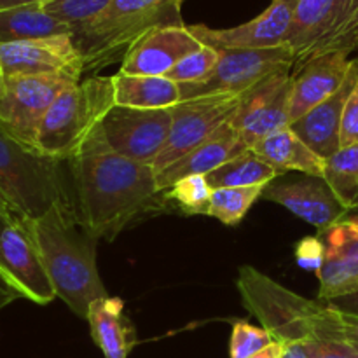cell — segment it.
<instances>
[{
	"label": "cell",
	"mask_w": 358,
	"mask_h": 358,
	"mask_svg": "<svg viewBox=\"0 0 358 358\" xmlns=\"http://www.w3.org/2000/svg\"><path fill=\"white\" fill-rule=\"evenodd\" d=\"M66 163L76 191L77 213L96 240H115L161 194L152 166L114 152L105 142L100 126Z\"/></svg>",
	"instance_id": "6da1fadb"
},
{
	"label": "cell",
	"mask_w": 358,
	"mask_h": 358,
	"mask_svg": "<svg viewBox=\"0 0 358 358\" xmlns=\"http://www.w3.org/2000/svg\"><path fill=\"white\" fill-rule=\"evenodd\" d=\"M56 297L79 317H87L91 303L107 297L96 266L98 240L84 227L76 203H62L28 222Z\"/></svg>",
	"instance_id": "7a4b0ae2"
},
{
	"label": "cell",
	"mask_w": 358,
	"mask_h": 358,
	"mask_svg": "<svg viewBox=\"0 0 358 358\" xmlns=\"http://www.w3.org/2000/svg\"><path fill=\"white\" fill-rule=\"evenodd\" d=\"M65 163L17 142L0 128V201L27 222L41 219L52 206L76 203L66 185Z\"/></svg>",
	"instance_id": "3957f363"
},
{
	"label": "cell",
	"mask_w": 358,
	"mask_h": 358,
	"mask_svg": "<svg viewBox=\"0 0 358 358\" xmlns=\"http://www.w3.org/2000/svg\"><path fill=\"white\" fill-rule=\"evenodd\" d=\"M180 9V0H114L98 20L73 35L83 72L122 62L128 49L154 28L182 27Z\"/></svg>",
	"instance_id": "277c9868"
},
{
	"label": "cell",
	"mask_w": 358,
	"mask_h": 358,
	"mask_svg": "<svg viewBox=\"0 0 358 358\" xmlns=\"http://www.w3.org/2000/svg\"><path fill=\"white\" fill-rule=\"evenodd\" d=\"M114 107L112 76H93L66 87L49 107L37 135V150L70 161Z\"/></svg>",
	"instance_id": "5b68a950"
},
{
	"label": "cell",
	"mask_w": 358,
	"mask_h": 358,
	"mask_svg": "<svg viewBox=\"0 0 358 358\" xmlns=\"http://www.w3.org/2000/svg\"><path fill=\"white\" fill-rule=\"evenodd\" d=\"M236 289L245 308L261 322L276 343L303 345L317 338L327 306L322 301H311L252 266H241Z\"/></svg>",
	"instance_id": "8992f818"
},
{
	"label": "cell",
	"mask_w": 358,
	"mask_h": 358,
	"mask_svg": "<svg viewBox=\"0 0 358 358\" xmlns=\"http://www.w3.org/2000/svg\"><path fill=\"white\" fill-rule=\"evenodd\" d=\"M285 44L297 66L318 56L358 49V0H299Z\"/></svg>",
	"instance_id": "52a82bcc"
},
{
	"label": "cell",
	"mask_w": 358,
	"mask_h": 358,
	"mask_svg": "<svg viewBox=\"0 0 358 358\" xmlns=\"http://www.w3.org/2000/svg\"><path fill=\"white\" fill-rule=\"evenodd\" d=\"M219 62L205 80L180 84L182 100L212 96V94H241L250 91L268 77L294 70L296 58L287 44L268 49H217Z\"/></svg>",
	"instance_id": "ba28073f"
},
{
	"label": "cell",
	"mask_w": 358,
	"mask_h": 358,
	"mask_svg": "<svg viewBox=\"0 0 358 358\" xmlns=\"http://www.w3.org/2000/svg\"><path fill=\"white\" fill-rule=\"evenodd\" d=\"M79 80L66 73L6 77L0 96V128L17 142L37 149L38 128L49 107Z\"/></svg>",
	"instance_id": "9c48e42d"
},
{
	"label": "cell",
	"mask_w": 358,
	"mask_h": 358,
	"mask_svg": "<svg viewBox=\"0 0 358 358\" xmlns=\"http://www.w3.org/2000/svg\"><path fill=\"white\" fill-rule=\"evenodd\" d=\"M245 93L212 94V96L182 100L171 107V129L166 145L152 163L154 173L171 166L229 122L240 110Z\"/></svg>",
	"instance_id": "30bf717a"
},
{
	"label": "cell",
	"mask_w": 358,
	"mask_h": 358,
	"mask_svg": "<svg viewBox=\"0 0 358 358\" xmlns=\"http://www.w3.org/2000/svg\"><path fill=\"white\" fill-rule=\"evenodd\" d=\"M171 108H108L100 122L105 142L119 156L152 166L166 145L171 129Z\"/></svg>",
	"instance_id": "8fae6325"
},
{
	"label": "cell",
	"mask_w": 358,
	"mask_h": 358,
	"mask_svg": "<svg viewBox=\"0 0 358 358\" xmlns=\"http://www.w3.org/2000/svg\"><path fill=\"white\" fill-rule=\"evenodd\" d=\"M0 278L23 299L35 304L56 299L49 273L27 220H16L0 234Z\"/></svg>",
	"instance_id": "7c38bea8"
},
{
	"label": "cell",
	"mask_w": 358,
	"mask_h": 358,
	"mask_svg": "<svg viewBox=\"0 0 358 358\" xmlns=\"http://www.w3.org/2000/svg\"><path fill=\"white\" fill-rule=\"evenodd\" d=\"M262 198L278 203L318 231L341 224L350 213L334 194L329 182L315 175H280L266 185Z\"/></svg>",
	"instance_id": "4fadbf2b"
},
{
	"label": "cell",
	"mask_w": 358,
	"mask_h": 358,
	"mask_svg": "<svg viewBox=\"0 0 358 358\" xmlns=\"http://www.w3.org/2000/svg\"><path fill=\"white\" fill-rule=\"evenodd\" d=\"M290 96L292 70L275 73L245 93L240 110L231 119L245 150L290 126Z\"/></svg>",
	"instance_id": "5bb4252c"
},
{
	"label": "cell",
	"mask_w": 358,
	"mask_h": 358,
	"mask_svg": "<svg viewBox=\"0 0 358 358\" xmlns=\"http://www.w3.org/2000/svg\"><path fill=\"white\" fill-rule=\"evenodd\" d=\"M299 0H271L254 20L233 28L191 24L189 30L203 45L213 49H268L285 44Z\"/></svg>",
	"instance_id": "9a60e30c"
},
{
	"label": "cell",
	"mask_w": 358,
	"mask_h": 358,
	"mask_svg": "<svg viewBox=\"0 0 358 358\" xmlns=\"http://www.w3.org/2000/svg\"><path fill=\"white\" fill-rule=\"evenodd\" d=\"M0 66L6 77L66 73L83 79V56L73 35L0 44Z\"/></svg>",
	"instance_id": "2e32d148"
},
{
	"label": "cell",
	"mask_w": 358,
	"mask_h": 358,
	"mask_svg": "<svg viewBox=\"0 0 358 358\" xmlns=\"http://www.w3.org/2000/svg\"><path fill=\"white\" fill-rule=\"evenodd\" d=\"M201 48L203 44L187 24L154 28L128 49L119 72L126 76H166L180 59Z\"/></svg>",
	"instance_id": "e0dca14e"
},
{
	"label": "cell",
	"mask_w": 358,
	"mask_h": 358,
	"mask_svg": "<svg viewBox=\"0 0 358 358\" xmlns=\"http://www.w3.org/2000/svg\"><path fill=\"white\" fill-rule=\"evenodd\" d=\"M324 241L325 259L320 271L318 299L322 303L358 294V234L346 220L318 231Z\"/></svg>",
	"instance_id": "ac0fdd59"
},
{
	"label": "cell",
	"mask_w": 358,
	"mask_h": 358,
	"mask_svg": "<svg viewBox=\"0 0 358 358\" xmlns=\"http://www.w3.org/2000/svg\"><path fill=\"white\" fill-rule=\"evenodd\" d=\"M352 59L341 52L318 56L292 70L290 124L336 93L346 80Z\"/></svg>",
	"instance_id": "d6986e66"
},
{
	"label": "cell",
	"mask_w": 358,
	"mask_h": 358,
	"mask_svg": "<svg viewBox=\"0 0 358 358\" xmlns=\"http://www.w3.org/2000/svg\"><path fill=\"white\" fill-rule=\"evenodd\" d=\"M358 83V58L352 59V66L343 86L332 96L308 112L299 121L292 122L290 128L297 133L301 140L318 156L329 159L341 150L339 129L345 105Z\"/></svg>",
	"instance_id": "ffe728a7"
},
{
	"label": "cell",
	"mask_w": 358,
	"mask_h": 358,
	"mask_svg": "<svg viewBox=\"0 0 358 358\" xmlns=\"http://www.w3.org/2000/svg\"><path fill=\"white\" fill-rule=\"evenodd\" d=\"M243 152L247 150L241 145L236 128L229 121L219 131L213 133L208 140L194 147L191 152L175 161L171 166L156 173V185L159 192H163L185 177H192V175H205L206 177L210 171L217 170L224 163Z\"/></svg>",
	"instance_id": "44dd1931"
},
{
	"label": "cell",
	"mask_w": 358,
	"mask_h": 358,
	"mask_svg": "<svg viewBox=\"0 0 358 358\" xmlns=\"http://www.w3.org/2000/svg\"><path fill=\"white\" fill-rule=\"evenodd\" d=\"M86 320L91 338L105 358H128L138 343L135 327L126 317L124 303L119 297L107 296L91 303Z\"/></svg>",
	"instance_id": "7402d4cb"
},
{
	"label": "cell",
	"mask_w": 358,
	"mask_h": 358,
	"mask_svg": "<svg viewBox=\"0 0 358 358\" xmlns=\"http://www.w3.org/2000/svg\"><path fill=\"white\" fill-rule=\"evenodd\" d=\"M250 150L268 161L282 175L306 173L315 177L325 175V159L310 149L297 136L290 126L271 133L269 136L255 143Z\"/></svg>",
	"instance_id": "603a6c76"
},
{
	"label": "cell",
	"mask_w": 358,
	"mask_h": 358,
	"mask_svg": "<svg viewBox=\"0 0 358 358\" xmlns=\"http://www.w3.org/2000/svg\"><path fill=\"white\" fill-rule=\"evenodd\" d=\"M114 105L129 108H171L182 101L180 84L166 76L114 73Z\"/></svg>",
	"instance_id": "cb8c5ba5"
},
{
	"label": "cell",
	"mask_w": 358,
	"mask_h": 358,
	"mask_svg": "<svg viewBox=\"0 0 358 358\" xmlns=\"http://www.w3.org/2000/svg\"><path fill=\"white\" fill-rule=\"evenodd\" d=\"M73 35L70 27L48 14L42 3L0 9V44Z\"/></svg>",
	"instance_id": "d4e9b609"
},
{
	"label": "cell",
	"mask_w": 358,
	"mask_h": 358,
	"mask_svg": "<svg viewBox=\"0 0 358 358\" xmlns=\"http://www.w3.org/2000/svg\"><path fill=\"white\" fill-rule=\"evenodd\" d=\"M275 166L262 159L254 150L233 157L217 170L206 175L210 187H250V185H268L269 182L280 177Z\"/></svg>",
	"instance_id": "484cf974"
},
{
	"label": "cell",
	"mask_w": 358,
	"mask_h": 358,
	"mask_svg": "<svg viewBox=\"0 0 358 358\" xmlns=\"http://www.w3.org/2000/svg\"><path fill=\"white\" fill-rule=\"evenodd\" d=\"M324 178L348 212L358 210V145L346 147L325 159Z\"/></svg>",
	"instance_id": "4316f807"
},
{
	"label": "cell",
	"mask_w": 358,
	"mask_h": 358,
	"mask_svg": "<svg viewBox=\"0 0 358 358\" xmlns=\"http://www.w3.org/2000/svg\"><path fill=\"white\" fill-rule=\"evenodd\" d=\"M264 187L266 185L213 189L208 217L220 220L226 226H238L254 203L262 198Z\"/></svg>",
	"instance_id": "83f0119b"
},
{
	"label": "cell",
	"mask_w": 358,
	"mask_h": 358,
	"mask_svg": "<svg viewBox=\"0 0 358 358\" xmlns=\"http://www.w3.org/2000/svg\"><path fill=\"white\" fill-rule=\"evenodd\" d=\"M112 2L114 0H48L42 7L45 13L70 27L76 35L98 20Z\"/></svg>",
	"instance_id": "f1b7e54d"
},
{
	"label": "cell",
	"mask_w": 358,
	"mask_h": 358,
	"mask_svg": "<svg viewBox=\"0 0 358 358\" xmlns=\"http://www.w3.org/2000/svg\"><path fill=\"white\" fill-rule=\"evenodd\" d=\"M163 192L164 198L177 203L187 215H208L213 189L210 187L205 175L182 178Z\"/></svg>",
	"instance_id": "f546056e"
},
{
	"label": "cell",
	"mask_w": 358,
	"mask_h": 358,
	"mask_svg": "<svg viewBox=\"0 0 358 358\" xmlns=\"http://www.w3.org/2000/svg\"><path fill=\"white\" fill-rule=\"evenodd\" d=\"M217 62H219V51L210 45H203L201 49L180 59L166 73V77L177 84H198L212 73Z\"/></svg>",
	"instance_id": "4dcf8cb0"
},
{
	"label": "cell",
	"mask_w": 358,
	"mask_h": 358,
	"mask_svg": "<svg viewBox=\"0 0 358 358\" xmlns=\"http://www.w3.org/2000/svg\"><path fill=\"white\" fill-rule=\"evenodd\" d=\"M275 339L264 327H255L245 320L233 324L229 341V358H250L273 345Z\"/></svg>",
	"instance_id": "1f68e13d"
},
{
	"label": "cell",
	"mask_w": 358,
	"mask_h": 358,
	"mask_svg": "<svg viewBox=\"0 0 358 358\" xmlns=\"http://www.w3.org/2000/svg\"><path fill=\"white\" fill-rule=\"evenodd\" d=\"M301 346L308 358H358V345L346 339L345 336L311 339Z\"/></svg>",
	"instance_id": "d6a6232c"
},
{
	"label": "cell",
	"mask_w": 358,
	"mask_h": 358,
	"mask_svg": "<svg viewBox=\"0 0 358 358\" xmlns=\"http://www.w3.org/2000/svg\"><path fill=\"white\" fill-rule=\"evenodd\" d=\"M339 143H341V149L358 145V83L353 87L352 94L345 105V110H343Z\"/></svg>",
	"instance_id": "836d02e7"
},
{
	"label": "cell",
	"mask_w": 358,
	"mask_h": 358,
	"mask_svg": "<svg viewBox=\"0 0 358 358\" xmlns=\"http://www.w3.org/2000/svg\"><path fill=\"white\" fill-rule=\"evenodd\" d=\"M296 259L301 268L311 269V271H320L322 264L325 259V247L324 241L318 236L304 238L296 248Z\"/></svg>",
	"instance_id": "e575fe53"
},
{
	"label": "cell",
	"mask_w": 358,
	"mask_h": 358,
	"mask_svg": "<svg viewBox=\"0 0 358 358\" xmlns=\"http://www.w3.org/2000/svg\"><path fill=\"white\" fill-rule=\"evenodd\" d=\"M325 304L331 308H334L336 311L343 315H350V317L358 318V294L353 296H345V297H336V299L325 301Z\"/></svg>",
	"instance_id": "d590c367"
},
{
	"label": "cell",
	"mask_w": 358,
	"mask_h": 358,
	"mask_svg": "<svg viewBox=\"0 0 358 358\" xmlns=\"http://www.w3.org/2000/svg\"><path fill=\"white\" fill-rule=\"evenodd\" d=\"M287 352V345H283V343H273V345H269L268 348H264L262 352L255 353V355H252L250 358H283Z\"/></svg>",
	"instance_id": "8d00e7d4"
},
{
	"label": "cell",
	"mask_w": 358,
	"mask_h": 358,
	"mask_svg": "<svg viewBox=\"0 0 358 358\" xmlns=\"http://www.w3.org/2000/svg\"><path fill=\"white\" fill-rule=\"evenodd\" d=\"M16 299H21V297L17 296L2 278H0V311H2L3 308L9 306L10 303H14Z\"/></svg>",
	"instance_id": "74e56055"
},
{
	"label": "cell",
	"mask_w": 358,
	"mask_h": 358,
	"mask_svg": "<svg viewBox=\"0 0 358 358\" xmlns=\"http://www.w3.org/2000/svg\"><path fill=\"white\" fill-rule=\"evenodd\" d=\"M345 317V338L358 345V318L343 315Z\"/></svg>",
	"instance_id": "f35d334b"
},
{
	"label": "cell",
	"mask_w": 358,
	"mask_h": 358,
	"mask_svg": "<svg viewBox=\"0 0 358 358\" xmlns=\"http://www.w3.org/2000/svg\"><path fill=\"white\" fill-rule=\"evenodd\" d=\"M16 217L10 213V210L7 208L6 205H3L2 201H0V234H2V231L6 229L7 226H10L13 222H16Z\"/></svg>",
	"instance_id": "ab89813d"
},
{
	"label": "cell",
	"mask_w": 358,
	"mask_h": 358,
	"mask_svg": "<svg viewBox=\"0 0 358 358\" xmlns=\"http://www.w3.org/2000/svg\"><path fill=\"white\" fill-rule=\"evenodd\" d=\"M48 0H0V9H9V7L28 6V3H44Z\"/></svg>",
	"instance_id": "60d3db41"
},
{
	"label": "cell",
	"mask_w": 358,
	"mask_h": 358,
	"mask_svg": "<svg viewBox=\"0 0 358 358\" xmlns=\"http://www.w3.org/2000/svg\"><path fill=\"white\" fill-rule=\"evenodd\" d=\"M283 358H308L306 353H304L303 346L301 345H290L287 346V352Z\"/></svg>",
	"instance_id": "b9f144b4"
},
{
	"label": "cell",
	"mask_w": 358,
	"mask_h": 358,
	"mask_svg": "<svg viewBox=\"0 0 358 358\" xmlns=\"http://www.w3.org/2000/svg\"><path fill=\"white\" fill-rule=\"evenodd\" d=\"M345 220L350 224V226H352V229L358 234V220H353V219H345Z\"/></svg>",
	"instance_id": "7bdbcfd3"
},
{
	"label": "cell",
	"mask_w": 358,
	"mask_h": 358,
	"mask_svg": "<svg viewBox=\"0 0 358 358\" xmlns=\"http://www.w3.org/2000/svg\"><path fill=\"white\" fill-rule=\"evenodd\" d=\"M3 80H6V76H3L2 66H0V96H2V93H3Z\"/></svg>",
	"instance_id": "ee69618b"
},
{
	"label": "cell",
	"mask_w": 358,
	"mask_h": 358,
	"mask_svg": "<svg viewBox=\"0 0 358 358\" xmlns=\"http://www.w3.org/2000/svg\"><path fill=\"white\" fill-rule=\"evenodd\" d=\"M346 219H353V220H358V210H353V212L348 213V217Z\"/></svg>",
	"instance_id": "f6af8a7d"
},
{
	"label": "cell",
	"mask_w": 358,
	"mask_h": 358,
	"mask_svg": "<svg viewBox=\"0 0 358 358\" xmlns=\"http://www.w3.org/2000/svg\"><path fill=\"white\" fill-rule=\"evenodd\" d=\"M180 2H182V3H184V2H185V0H180Z\"/></svg>",
	"instance_id": "bcb514c9"
}]
</instances>
